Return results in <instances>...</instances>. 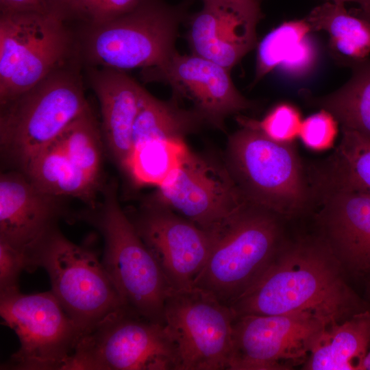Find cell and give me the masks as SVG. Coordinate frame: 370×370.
<instances>
[{
	"label": "cell",
	"instance_id": "28",
	"mask_svg": "<svg viewBox=\"0 0 370 370\" xmlns=\"http://www.w3.org/2000/svg\"><path fill=\"white\" fill-rule=\"evenodd\" d=\"M69 158L97 183L102 182L105 145L101 127L87 108L74 119L56 140Z\"/></svg>",
	"mask_w": 370,
	"mask_h": 370
},
{
	"label": "cell",
	"instance_id": "12",
	"mask_svg": "<svg viewBox=\"0 0 370 370\" xmlns=\"http://www.w3.org/2000/svg\"><path fill=\"white\" fill-rule=\"evenodd\" d=\"M325 326L310 314L237 317L227 369L286 370L304 364Z\"/></svg>",
	"mask_w": 370,
	"mask_h": 370
},
{
	"label": "cell",
	"instance_id": "25",
	"mask_svg": "<svg viewBox=\"0 0 370 370\" xmlns=\"http://www.w3.org/2000/svg\"><path fill=\"white\" fill-rule=\"evenodd\" d=\"M342 136L315 185L370 195V140L341 128Z\"/></svg>",
	"mask_w": 370,
	"mask_h": 370
},
{
	"label": "cell",
	"instance_id": "2",
	"mask_svg": "<svg viewBox=\"0 0 370 370\" xmlns=\"http://www.w3.org/2000/svg\"><path fill=\"white\" fill-rule=\"evenodd\" d=\"M101 200L76 218L102 236L101 262L127 307L153 322L164 324L166 300L173 288L156 259L136 230L118 199L114 180L104 184Z\"/></svg>",
	"mask_w": 370,
	"mask_h": 370
},
{
	"label": "cell",
	"instance_id": "33",
	"mask_svg": "<svg viewBox=\"0 0 370 370\" xmlns=\"http://www.w3.org/2000/svg\"><path fill=\"white\" fill-rule=\"evenodd\" d=\"M1 12H50L47 0H0Z\"/></svg>",
	"mask_w": 370,
	"mask_h": 370
},
{
	"label": "cell",
	"instance_id": "7",
	"mask_svg": "<svg viewBox=\"0 0 370 370\" xmlns=\"http://www.w3.org/2000/svg\"><path fill=\"white\" fill-rule=\"evenodd\" d=\"M186 5L164 0H140L131 10L106 23L90 25L84 53L90 66L121 71L149 69L177 50L179 27Z\"/></svg>",
	"mask_w": 370,
	"mask_h": 370
},
{
	"label": "cell",
	"instance_id": "1",
	"mask_svg": "<svg viewBox=\"0 0 370 370\" xmlns=\"http://www.w3.org/2000/svg\"><path fill=\"white\" fill-rule=\"evenodd\" d=\"M324 241L282 243L260 277L228 306L246 314H310L326 325L343 320L355 299Z\"/></svg>",
	"mask_w": 370,
	"mask_h": 370
},
{
	"label": "cell",
	"instance_id": "24",
	"mask_svg": "<svg viewBox=\"0 0 370 370\" xmlns=\"http://www.w3.org/2000/svg\"><path fill=\"white\" fill-rule=\"evenodd\" d=\"M350 79L338 90L321 97L301 90L305 100L331 113L341 128L370 140V59L352 67Z\"/></svg>",
	"mask_w": 370,
	"mask_h": 370
},
{
	"label": "cell",
	"instance_id": "15",
	"mask_svg": "<svg viewBox=\"0 0 370 370\" xmlns=\"http://www.w3.org/2000/svg\"><path fill=\"white\" fill-rule=\"evenodd\" d=\"M144 71L146 79L168 84L176 99L191 101L204 123L218 129L223 130L229 116L254 106L236 88L230 70L193 53L176 51L162 64Z\"/></svg>",
	"mask_w": 370,
	"mask_h": 370
},
{
	"label": "cell",
	"instance_id": "30",
	"mask_svg": "<svg viewBox=\"0 0 370 370\" xmlns=\"http://www.w3.org/2000/svg\"><path fill=\"white\" fill-rule=\"evenodd\" d=\"M338 124L331 113L321 109L302 121L298 136L307 148L323 151L333 145L337 136Z\"/></svg>",
	"mask_w": 370,
	"mask_h": 370
},
{
	"label": "cell",
	"instance_id": "9",
	"mask_svg": "<svg viewBox=\"0 0 370 370\" xmlns=\"http://www.w3.org/2000/svg\"><path fill=\"white\" fill-rule=\"evenodd\" d=\"M64 21L51 12H1V106L65 63L72 39Z\"/></svg>",
	"mask_w": 370,
	"mask_h": 370
},
{
	"label": "cell",
	"instance_id": "14",
	"mask_svg": "<svg viewBox=\"0 0 370 370\" xmlns=\"http://www.w3.org/2000/svg\"><path fill=\"white\" fill-rule=\"evenodd\" d=\"M129 217L172 288H193L210 254L211 231L149 197Z\"/></svg>",
	"mask_w": 370,
	"mask_h": 370
},
{
	"label": "cell",
	"instance_id": "31",
	"mask_svg": "<svg viewBox=\"0 0 370 370\" xmlns=\"http://www.w3.org/2000/svg\"><path fill=\"white\" fill-rule=\"evenodd\" d=\"M27 267L22 251L0 241V295L19 291V275Z\"/></svg>",
	"mask_w": 370,
	"mask_h": 370
},
{
	"label": "cell",
	"instance_id": "22",
	"mask_svg": "<svg viewBox=\"0 0 370 370\" xmlns=\"http://www.w3.org/2000/svg\"><path fill=\"white\" fill-rule=\"evenodd\" d=\"M42 191L60 197L76 198L92 208L101 185L79 169L55 141L38 154L23 172Z\"/></svg>",
	"mask_w": 370,
	"mask_h": 370
},
{
	"label": "cell",
	"instance_id": "32",
	"mask_svg": "<svg viewBox=\"0 0 370 370\" xmlns=\"http://www.w3.org/2000/svg\"><path fill=\"white\" fill-rule=\"evenodd\" d=\"M140 0H85L79 15L90 25L110 22L133 9Z\"/></svg>",
	"mask_w": 370,
	"mask_h": 370
},
{
	"label": "cell",
	"instance_id": "26",
	"mask_svg": "<svg viewBox=\"0 0 370 370\" xmlns=\"http://www.w3.org/2000/svg\"><path fill=\"white\" fill-rule=\"evenodd\" d=\"M204 123L193 109L180 107L175 98L162 101L145 90L133 128L132 146L154 139H185Z\"/></svg>",
	"mask_w": 370,
	"mask_h": 370
},
{
	"label": "cell",
	"instance_id": "13",
	"mask_svg": "<svg viewBox=\"0 0 370 370\" xmlns=\"http://www.w3.org/2000/svg\"><path fill=\"white\" fill-rule=\"evenodd\" d=\"M149 198L206 230L215 228L246 202L224 161L190 148Z\"/></svg>",
	"mask_w": 370,
	"mask_h": 370
},
{
	"label": "cell",
	"instance_id": "34",
	"mask_svg": "<svg viewBox=\"0 0 370 370\" xmlns=\"http://www.w3.org/2000/svg\"><path fill=\"white\" fill-rule=\"evenodd\" d=\"M85 0H47L49 11L64 20L69 15H79L82 5Z\"/></svg>",
	"mask_w": 370,
	"mask_h": 370
},
{
	"label": "cell",
	"instance_id": "21",
	"mask_svg": "<svg viewBox=\"0 0 370 370\" xmlns=\"http://www.w3.org/2000/svg\"><path fill=\"white\" fill-rule=\"evenodd\" d=\"M310 32L306 18L284 22L270 31L257 46L254 84L276 68L294 76L310 71L317 60Z\"/></svg>",
	"mask_w": 370,
	"mask_h": 370
},
{
	"label": "cell",
	"instance_id": "16",
	"mask_svg": "<svg viewBox=\"0 0 370 370\" xmlns=\"http://www.w3.org/2000/svg\"><path fill=\"white\" fill-rule=\"evenodd\" d=\"M63 199L42 191L20 171L1 173L0 241L22 251L28 264L34 247L64 216Z\"/></svg>",
	"mask_w": 370,
	"mask_h": 370
},
{
	"label": "cell",
	"instance_id": "4",
	"mask_svg": "<svg viewBox=\"0 0 370 370\" xmlns=\"http://www.w3.org/2000/svg\"><path fill=\"white\" fill-rule=\"evenodd\" d=\"M89 107L77 71L64 64L58 67L1 106L2 157L14 170L23 172Z\"/></svg>",
	"mask_w": 370,
	"mask_h": 370
},
{
	"label": "cell",
	"instance_id": "11",
	"mask_svg": "<svg viewBox=\"0 0 370 370\" xmlns=\"http://www.w3.org/2000/svg\"><path fill=\"white\" fill-rule=\"evenodd\" d=\"M164 319L177 350L180 370L228 369L236 319L230 306L196 287L172 288Z\"/></svg>",
	"mask_w": 370,
	"mask_h": 370
},
{
	"label": "cell",
	"instance_id": "5",
	"mask_svg": "<svg viewBox=\"0 0 370 370\" xmlns=\"http://www.w3.org/2000/svg\"><path fill=\"white\" fill-rule=\"evenodd\" d=\"M280 218L246 201L210 230V254L193 287L229 305L260 277L276 254L282 243Z\"/></svg>",
	"mask_w": 370,
	"mask_h": 370
},
{
	"label": "cell",
	"instance_id": "29",
	"mask_svg": "<svg viewBox=\"0 0 370 370\" xmlns=\"http://www.w3.org/2000/svg\"><path fill=\"white\" fill-rule=\"evenodd\" d=\"M241 126L256 130L267 138L279 143H291L299 136L302 122L298 109L291 103L275 105L261 120L237 116Z\"/></svg>",
	"mask_w": 370,
	"mask_h": 370
},
{
	"label": "cell",
	"instance_id": "35",
	"mask_svg": "<svg viewBox=\"0 0 370 370\" xmlns=\"http://www.w3.org/2000/svg\"><path fill=\"white\" fill-rule=\"evenodd\" d=\"M354 13L370 21V0L363 8L355 10Z\"/></svg>",
	"mask_w": 370,
	"mask_h": 370
},
{
	"label": "cell",
	"instance_id": "20",
	"mask_svg": "<svg viewBox=\"0 0 370 370\" xmlns=\"http://www.w3.org/2000/svg\"><path fill=\"white\" fill-rule=\"evenodd\" d=\"M370 343V311L326 325L303 365L307 370H362Z\"/></svg>",
	"mask_w": 370,
	"mask_h": 370
},
{
	"label": "cell",
	"instance_id": "27",
	"mask_svg": "<svg viewBox=\"0 0 370 370\" xmlns=\"http://www.w3.org/2000/svg\"><path fill=\"white\" fill-rule=\"evenodd\" d=\"M189 147L185 139H154L132 146L123 173L137 186H159Z\"/></svg>",
	"mask_w": 370,
	"mask_h": 370
},
{
	"label": "cell",
	"instance_id": "6",
	"mask_svg": "<svg viewBox=\"0 0 370 370\" xmlns=\"http://www.w3.org/2000/svg\"><path fill=\"white\" fill-rule=\"evenodd\" d=\"M42 267L51 291L83 335L126 306L97 254L69 240L55 226L28 258V272Z\"/></svg>",
	"mask_w": 370,
	"mask_h": 370
},
{
	"label": "cell",
	"instance_id": "3",
	"mask_svg": "<svg viewBox=\"0 0 370 370\" xmlns=\"http://www.w3.org/2000/svg\"><path fill=\"white\" fill-rule=\"evenodd\" d=\"M223 161L246 201L282 218L299 216L314 201L293 143L276 142L242 126L229 136Z\"/></svg>",
	"mask_w": 370,
	"mask_h": 370
},
{
	"label": "cell",
	"instance_id": "17",
	"mask_svg": "<svg viewBox=\"0 0 370 370\" xmlns=\"http://www.w3.org/2000/svg\"><path fill=\"white\" fill-rule=\"evenodd\" d=\"M314 191L324 241L355 269H370V195L318 185Z\"/></svg>",
	"mask_w": 370,
	"mask_h": 370
},
{
	"label": "cell",
	"instance_id": "18",
	"mask_svg": "<svg viewBox=\"0 0 370 370\" xmlns=\"http://www.w3.org/2000/svg\"><path fill=\"white\" fill-rule=\"evenodd\" d=\"M90 85L100 106L101 130L113 162L123 172L132 146V133L145 89L125 71L93 66Z\"/></svg>",
	"mask_w": 370,
	"mask_h": 370
},
{
	"label": "cell",
	"instance_id": "23",
	"mask_svg": "<svg viewBox=\"0 0 370 370\" xmlns=\"http://www.w3.org/2000/svg\"><path fill=\"white\" fill-rule=\"evenodd\" d=\"M311 31H325L330 36L333 57L352 67L368 58L370 53V21L348 12L345 3L326 2L306 18Z\"/></svg>",
	"mask_w": 370,
	"mask_h": 370
},
{
	"label": "cell",
	"instance_id": "36",
	"mask_svg": "<svg viewBox=\"0 0 370 370\" xmlns=\"http://www.w3.org/2000/svg\"><path fill=\"white\" fill-rule=\"evenodd\" d=\"M362 370H370V343L367 353L363 360Z\"/></svg>",
	"mask_w": 370,
	"mask_h": 370
},
{
	"label": "cell",
	"instance_id": "10",
	"mask_svg": "<svg viewBox=\"0 0 370 370\" xmlns=\"http://www.w3.org/2000/svg\"><path fill=\"white\" fill-rule=\"evenodd\" d=\"M0 314L21 345L1 369H64L83 336L51 291L0 295Z\"/></svg>",
	"mask_w": 370,
	"mask_h": 370
},
{
	"label": "cell",
	"instance_id": "19",
	"mask_svg": "<svg viewBox=\"0 0 370 370\" xmlns=\"http://www.w3.org/2000/svg\"><path fill=\"white\" fill-rule=\"evenodd\" d=\"M258 23L228 5L206 2L190 17L186 39L192 53L230 71L258 45Z\"/></svg>",
	"mask_w": 370,
	"mask_h": 370
},
{
	"label": "cell",
	"instance_id": "37",
	"mask_svg": "<svg viewBox=\"0 0 370 370\" xmlns=\"http://www.w3.org/2000/svg\"><path fill=\"white\" fill-rule=\"evenodd\" d=\"M332 1H341V2H355L359 4L360 8H363L368 2L369 0H332Z\"/></svg>",
	"mask_w": 370,
	"mask_h": 370
},
{
	"label": "cell",
	"instance_id": "8",
	"mask_svg": "<svg viewBox=\"0 0 370 370\" xmlns=\"http://www.w3.org/2000/svg\"><path fill=\"white\" fill-rule=\"evenodd\" d=\"M64 369L180 370V359L164 324L125 306L81 337Z\"/></svg>",
	"mask_w": 370,
	"mask_h": 370
}]
</instances>
